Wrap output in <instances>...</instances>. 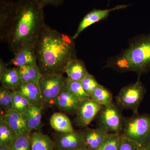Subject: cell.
<instances>
[{"mask_svg": "<svg viewBox=\"0 0 150 150\" xmlns=\"http://www.w3.org/2000/svg\"><path fill=\"white\" fill-rule=\"evenodd\" d=\"M37 64L42 74L66 73L67 65L76 59L74 40L45 24L35 47Z\"/></svg>", "mask_w": 150, "mask_h": 150, "instance_id": "1", "label": "cell"}, {"mask_svg": "<svg viewBox=\"0 0 150 150\" xmlns=\"http://www.w3.org/2000/svg\"><path fill=\"white\" fill-rule=\"evenodd\" d=\"M44 7L37 0L15 2L13 19L5 41L13 54L25 45L35 47L46 24Z\"/></svg>", "mask_w": 150, "mask_h": 150, "instance_id": "2", "label": "cell"}, {"mask_svg": "<svg viewBox=\"0 0 150 150\" xmlns=\"http://www.w3.org/2000/svg\"><path fill=\"white\" fill-rule=\"evenodd\" d=\"M105 68L121 73L134 72L139 76L150 71V33L133 38L127 48L108 59Z\"/></svg>", "mask_w": 150, "mask_h": 150, "instance_id": "3", "label": "cell"}, {"mask_svg": "<svg viewBox=\"0 0 150 150\" xmlns=\"http://www.w3.org/2000/svg\"><path fill=\"white\" fill-rule=\"evenodd\" d=\"M121 135L136 142L141 148L150 147V115L138 112L125 118Z\"/></svg>", "mask_w": 150, "mask_h": 150, "instance_id": "4", "label": "cell"}, {"mask_svg": "<svg viewBox=\"0 0 150 150\" xmlns=\"http://www.w3.org/2000/svg\"><path fill=\"white\" fill-rule=\"evenodd\" d=\"M146 88L139 79L123 88L115 97L116 105L121 109L138 113V108L144 99Z\"/></svg>", "mask_w": 150, "mask_h": 150, "instance_id": "5", "label": "cell"}, {"mask_svg": "<svg viewBox=\"0 0 150 150\" xmlns=\"http://www.w3.org/2000/svg\"><path fill=\"white\" fill-rule=\"evenodd\" d=\"M97 116L100 128L104 129L108 134H121L125 118L117 105L112 102L110 105L103 106Z\"/></svg>", "mask_w": 150, "mask_h": 150, "instance_id": "6", "label": "cell"}, {"mask_svg": "<svg viewBox=\"0 0 150 150\" xmlns=\"http://www.w3.org/2000/svg\"><path fill=\"white\" fill-rule=\"evenodd\" d=\"M67 81V78L61 74H42L38 84L43 97V104L54 101Z\"/></svg>", "mask_w": 150, "mask_h": 150, "instance_id": "7", "label": "cell"}, {"mask_svg": "<svg viewBox=\"0 0 150 150\" xmlns=\"http://www.w3.org/2000/svg\"><path fill=\"white\" fill-rule=\"evenodd\" d=\"M103 106L90 98L81 102L76 112L75 122L77 126L82 128L88 126L98 115Z\"/></svg>", "mask_w": 150, "mask_h": 150, "instance_id": "8", "label": "cell"}, {"mask_svg": "<svg viewBox=\"0 0 150 150\" xmlns=\"http://www.w3.org/2000/svg\"><path fill=\"white\" fill-rule=\"evenodd\" d=\"M129 6L128 5H119L111 8L104 10L94 9L89 12L81 21L76 31L72 36L73 39L74 40L76 39L84 30L92 25L107 18L111 12L124 9Z\"/></svg>", "mask_w": 150, "mask_h": 150, "instance_id": "9", "label": "cell"}, {"mask_svg": "<svg viewBox=\"0 0 150 150\" xmlns=\"http://www.w3.org/2000/svg\"><path fill=\"white\" fill-rule=\"evenodd\" d=\"M15 2L0 1V40L5 42L14 16Z\"/></svg>", "mask_w": 150, "mask_h": 150, "instance_id": "10", "label": "cell"}, {"mask_svg": "<svg viewBox=\"0 0 150 150\" xmlns=\"http://www.w3.org/2000/svg\"><path fill=\"white\" fill-rule=\"evenodd\" d=\"M55 148L62 150H75L84 142L83 131L58 133L54 141Z\"/></svg>", "mask_w": 150, "mask_h": 150, "instance_id": "11", "label": "cell"}, {"mask_svg": "<svg viewBox=\"0 0 150 150\" xmlns=\"http://www.w3.org/2000/svg\"><path fill=\"white\" fill-rule=\"evenodd\" d=\"M81 101L67 88L66 84L53 101L54 105L64 112L76 113Z\"/></svg>", "mask_w": 150, "mask_h": 150, "instance_id": "12", "label": "cell"}, {"mask_svg": "<svg viewBox=\"0 0 150 150\" xmlns=\"http://www.w3.org/2000/svg\"><path fill=\"white\" fill-rule=\"evenodd\" d=\"M13 54L14 56L9 64L13 65L16 67L37 65L35 47L32 45H25Z\"/></svg>", "mask_w": 150, "mask_h": 150, "instance_id": "13", "label": "cell"}, {"mask_svg": "<svg viewBox=\"0 0 150 150\" xmlns=\"http://www.w3.org/2000/svg\"><path fill=\"white\" fill-rule=\"evenodd\" d=\"M8 65L1 59L0 81L1 86L14 91L21 81L17 67L8 68Z\"/></svg>", "mask_w": 150, "mask_h": 150, "instance_id": "14", "label": "cell"}, {"mask_svg": "<svg viewBox=\"0 0 150 150\" xmlns=\"http://www.w3.org/2000/svg\"><path fill=\"white\" fill-rule=\"evenodd\" d=\"M43 104H31L22 113L26 127L30 132L33 130L39 131L42 127L41 111Z\"/></svg>", "mask_w": 150, "mask_h": 150, "instance_id": "15", "label": "cell"}, {"mask_svg": "<svg viewBox=\"0 0 150 150\" xmlns=\"http://www.w3.org/2000/svg\"><path fill=\"white\" fill-rule=\"evenodd\" d=\"M85 144L89 150H98L108 133L102 128H86L83 131Z\"/></svg>", "mask_w": 150, "mask_h": 150, "instance_id": "16", "label": "cell"}, {"mask_svg": "<svg viewBox=\"0 0 150 150\" xmlns=\"http://www.w3.org/2000/svg\"><path fill=\"white\" fill-rule=\"evenodd\" d=\"M7 122L17 136L29 134L21 113L17 110L11 109L1 115Z\"/></svg>", "mask_w": 150, "mask_h": 150, "instance_id": "17", "label": "cell"}, {"mask_svg": "<svg viewBox=\"0 0 150 150\" xmlns=\"http://www.w3.org/2000/svg\"><path fill=\"white\" fill-rule=\"evenodd\" d=\"M21 93L30 104H43V97L38 84L21 81L15 90Z\"/></svg>", "mask_w": 150, "mask_h": 150, "instance_id": "18", "label": "cell"}, {"mask_svg": "<svg viewBox=\"0 0 150 150\" xmlns=\"http://www.w3.org/2000/svg\"><path fill=\"white\" fill-rule=\"evenodd\" d=\"M67 79L70 80L81 82L90 74L82 60L75 59L71 60L66 69Z\"/></svg>", "mask_w": 150, "mask_h": 150, "instance_id": "19", "label": "cell"}, {"mask_svg": "<svg viewBox=\"0 0 150 150\" xmlns=\"http://www.w3.org/2000/svg\"><path fill=\"white\" fill-rule=\"evenodd\" d=\"M52 129L58 133H70L74 131L69 118L62 112H55L50 120Z\"/></svg>", "mask_w": 150, "mask_h": 150, "instance_id": "20", "label": "cell"}, {"mask_svg": "<svg viewBox=\"0 0 150 150\" xmlns=\"http://www.w3.org/2000/svg\"><path fill=\"white\" fill-rule=\"evenodd\" d=\"M31 150H54V142L47 135L35 132L30 136Z\"/></svg>", "mask_w": 150, "mask_h": 150, "instance_id": "21", "label": "cell"}, {"mask_svg": "<svg viewBox=\"0 0 150 150\" xmlns=\"http://www.w3.org/2000/svg\"><path fill=\"white\" fill-rule=\"evenodd\" d=\"M17 68L21 81L38 83L42 75L37 65Z\"/></svg>", "mask_w": 150, "mask_h": 150, "instance_id": "22", "label": "cell"}, {"mask_svg": "<svg viewBox=\"0 0 150 150\" xmlns=\"http://www.w3.org/2000/svg\"><path fill=\"white\" fill-rule=\"evenodd\" d=\"M16 135L8 123L1 118L0 121V147L10 146Z\"/></svg>", "mask_w": 150, "mask_h": 150, "instance_id": "23", "label": "cell"}, {"mask_svg": "<svg viewBox=\"0 0 150 150\" xmlns=\"http://www.w3.org/2000/svg\"><path fill=\"white\" fill-rule=\"evenodd\" d=\"M90 98L102 106L108 105L112 103V93L100 84L91 94Z\"/></svg>", "mask_w": 150, "mask_h": 150, "instance_id": "24", "label": "cell"}, {"mask_svg": "<svg viewBox=\"0 0 150 150\" xmlns=\"http://www.w3.org/2000/svg\"><path fill=\"white\" fill-rule=\"evenodd\" d=\"M66 85L70 92L81 102L90 98L84 90L81 82L70 80L67 79Z\"/></svg>", "mask_w": 150, "mask_h": 150, "instance_id": "25", "label": "cell"}, {"mask_svg": "<svg viewBox=\"0 0 150 150\" xmlns=\"http://www.w3.org/2000/svg\"><path fill=\"white\" fill-rule=\"evenodd\" d=\"M30 105L21 93L16 91H12V109L22 114L26 111Z\"/></svg>", "mask_w": 150, "mask_h": 150, "instance_id": "26", "label": "cell"}, {"mask_svg": "<svg viewBox=\"0 0 150 150\" xmlns=\"http://www.w3.org/2000/svg\"><path fill=\"white\" fill-rule=\"evenodd\" d=\"M11 150H31L29 134L17 136L10 146Z\"/></svg>", "mask_w": 150, "mask_h": 150, "instance_id": "27", "label": "cell"}, {"mask_svg": "<svg viewBox=\"0 0 150 150\" xmlns=\"http://www.w3.org/2000/svg\"><path fill=\"white\" fill-rule=\"evenodd\" d=\"M0 105L4 112L12 109V91L2 86L0 88Z\"/></svg>", "mask_w": 150, "mask_h": 150, "instance_id": "28", "label": "cell"}, {"mask_svg": "<svg viewBox=\"0 0 150 150\" xmlns=\"http://www.w3.org/2000/svg\"><path fill=\"white\" fill-rule=\"evenodd\" d=\"M121 134L110 133L107 137L98 150H118Z\"/></svg>", "mask_w": 150, "mask_h": 150, "instance_id": "29", "label": "cell"}, {"mask_svg": "<svg viewBox=\"0 0 150 150\" xmlns=\"http://www.w3.org/2000/svg\"><path fill=\"white\" fill-rule=\"evenodd\" d=\"M81 83L84 90L89 97L100 85L95 78L91 74L83 80Z\"/></svg>", "mask_w": 150, "mask_h": 150, "instance_id": "30", "label": "cell"}, {"mask_svg": "<svg viewBox=\"0 0 150 150\" xmlns=\"http://www.w3.org/2000/svg\"><path fill=\"white\" fill-rule=\"evenodd\" d=\"M140 147L134 141L121 137L118 144V150H139Z\"/></svg>", "mask_w": 150, "mask_h": 150, "instance_id": "31", "label": "cell"}, {"mask_svg": "<svg viewBox=\"0 0 150 150\" xmlns=\"http://www.w3.org/2000/svg\"><path fill=\"white\" fill-rule=\"evenodd\" d=\"M44 6L50 5L58 7L62 5L65 0H37Z\"/></svg>", "mask_w": 150, "mask_h": 150, "instance_id": "32", "label": "cell"}, {"mask_svg": "<svg viewBox=\"0 0 150 150\" xmlns=\"http://www.w3.org/2000/svg\"><path fill=\"white\" fill-rule=\"evenodd\" d=\"M75 150H89L85 144L84 143L81 144Z\"/></svg>", "mask_w": 150, "mask_h": 150, "instance_id": "33", "label": "cell"}, {"mask_svg": "<svg viewBox=\"0 0 150 150\" xmlns=\"http://www.w3.org/2000/svg\"><path fill=\"white\" fill-rule=\"evenodd\" d=\"M0 150H11L10 146L0 147Z\"/></svg>", "mask_w": 150, "mask_h": 150, "instance_id": "34", "label": "cell"}, {"mask_svg": "<svg viewBox=\"0 0 150 150\" xmlns=\"http://www.w3.org/2000/svg\"><path fill=\"white\" fill-rule=\"evenodd\" d=\"M139 150H150V147L149 148H141Z\"/></svg>", "mask_w": 150, "mask_h": 150, "instance_id": "35", "label": "cell"}, {"mask_svg": "<svg viewBox=\"0 0 150 150\" xmlns=\"http://www.w3.org/2000/svg\"><path fill=\"white\" fill-rule=\"evenodd\" d=\"M54 150H62L60 149H56V148H55V149H54Z\"/></svg>", "mask_w": 150, "mask_h": 150, "instance_id": "36", "label": "cell"}]
</instances>
